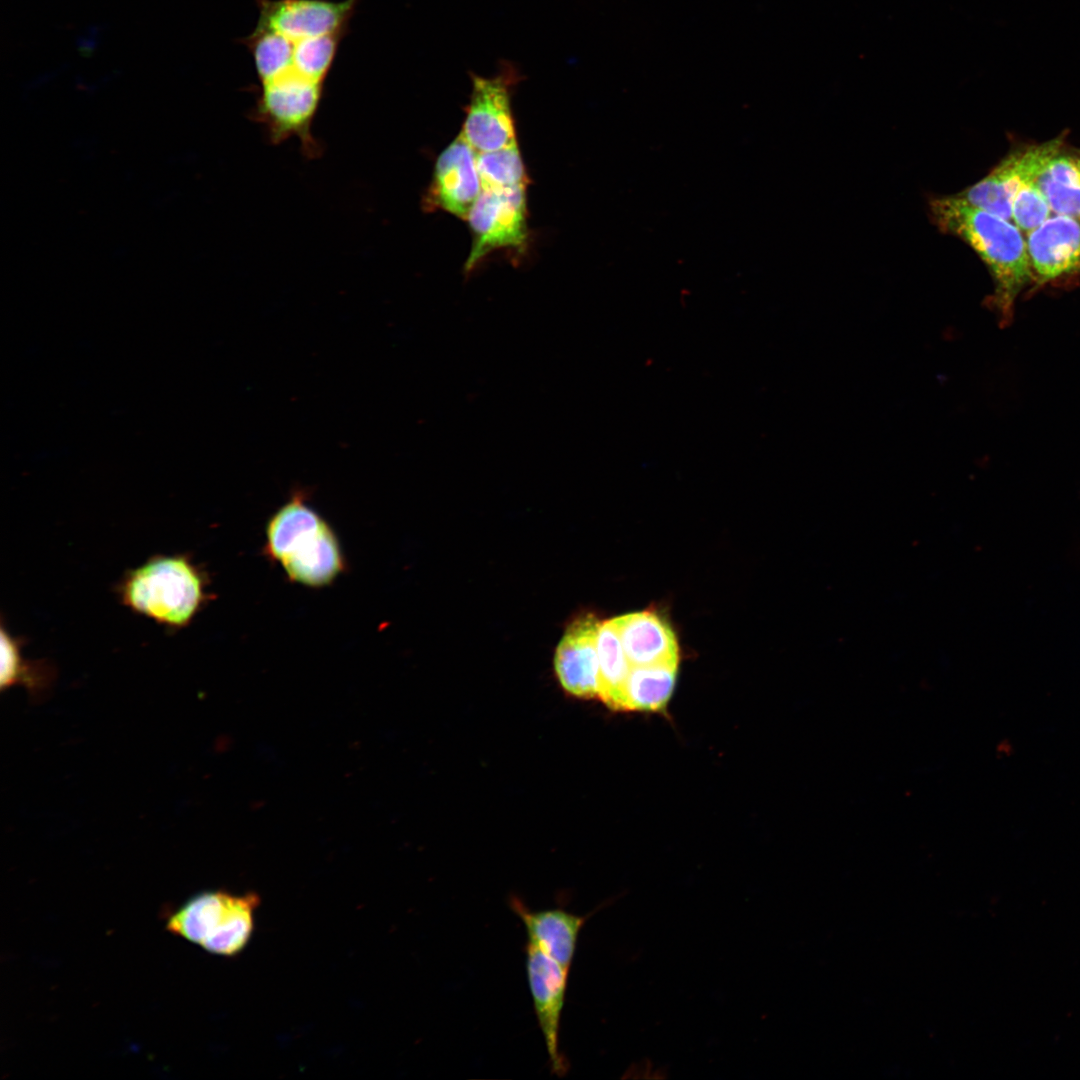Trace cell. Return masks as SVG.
<instances>
[{
	"label": "cell",
	"instance_id": "5b68a950",
	"mask_svg": "<svg viewBox=\"0 0 1080 1080\" xmlns=\"http://www.w3.org/2000/svg\"><path fill=\"white\" fill-rule=\"evenodd\" d=\"M519 80L517 67L507 61L492 77L471 73L472 91L461 133L477 153L517 143L511 93Z\"/></svg>",
	"mask_w": 1080,
	"mask_h": 1080
},
{
	"label": "cell",
	"instance_id": "4fadbf2b",
	"mask_svg": "<svg viewBox=\"0 0 1080 1080\" xmlns=\"http://www.w3.org/2000/svg\"><path fill=\"white\" fill-rule=\"evenodd\" d=\"M510 906L525 927L527 942L570 971L580 931L593 913L581 916L560 907L532 910L516 896Z\"/></svg>",
	"mask_w": 1080,
	"mask_h": 1080
},
{
	"label": "cell",
	"instance_id": "e0dca14e",
	"mask_svg": "<svg viewBox=\"0 0 1080 1080\" xmlns=\"http://www.w3.org/2000/svg\"><path fill=\"white\" fill-rule=\"evenodd\" d=\"M678 665L631 666L624 685L622 710H661L673 692Z\"/></svg>",
	"mask_w": 1080,
	"mask_h": 1080
},
{
	"label": "cell",
	"instance_id": "d6986e66",
	"mask_svg": "<svg viewBox=\"0 0 1080 1080\" xmlns=\"http://www.w3.org/2000/svg\"><path fill=\"white\" fill-rule=\"evenodd\" d=\"M477 168L483 190H510L528 185L517 143L496 151L477 153Z\"/></svg>",
	"mask_w": 1080,
	"mask_h": 1080
},
{
	"label": "cell",
	"instance_id": "30bf717a",
	"mask_svg": "<svg viewBox=\"0 0 1080 1080\" xmlns=\"http://www.w3.org/2000/svg\"><path fill=\"white\" fill-rule=\"evenodd\" d=\"M1025 239L1034 289L1080 273V220L1053 214Z\"/></svg>",
	"mask_w": 1080,
	"mask_h": 1080
},
{
	"label": "cell",
	"instance_id": "7a4b0ae2",
	"mask_svg": "<svg viewBox=\"0 0 1080 1080\" xmlns=\"http://www.w3.org/2000/svg\"><path fill=\"white\" fill-rule=\"evenodd\" d=\"M929 212L942 232L958 237L983 261L994 287L988 304L1000 324L1008 325L1018 297L1034 281L1023 233L1012 221L957 194L930 199Z\"/></svg>",
	"mask_w": 1080,
	"mask_h": 1080
},
{
	"label": "cell",
	"instance_id": "5bb4252c",
	"mask_svg": "<svg viewBox=\"0 0 1080 1080\" xmlns=\"http://www.w3.org/2000/svg\"><path fill=\"white\" fill-rule=\"evenodd\" d=\"M241 900L242 895H233L223 890L199 893L170 915L167 929L202 946L224 929Z\"/></svg>",
	"mask_w": 1080,
	"mask_h": 1080
},
{
	"label": "cell",
	"instance_id": "2e32d148",
	"mask_svg": "<svg viewBox=\"0 0 1080 1080\" xmlns=\"http://www.w3.org/2000/svg\"><path fill=\"white\" fill-rule=\"evenodd\" d=\"M1 691L24 686L32 697H41L52 686L56 670L43 660H29L22 654L24 639L14 636L1 620Z\"/></svg>",
	"mask_w": 1080,
	"mask_h": 1080
},
{
	"label": "cell",
	"instance_id": "52a82bcc",
	"mask_svg": "<svg viewBox=\"0 0 1080 1080\" xmlns=\"http://www.w3.org/2000/svg\"><path fill=\"white\" fill-rule=\"evenodd\" d=\"M1066 135L1011 150L980 181L957 193L969 204L1011 221V202L1018 189L1034 180L1065 143Z\"/></svg>",
	"mask_w": 1080,
	"mask_h": 1080
},
{
	"label": "cell",
	"instance_id": "ffe728a7",
	"mask_svg": "<svg viewBox=\"0 0 1080 1080\" xmlns=\"http://www.w3.org/2000/svg\"><path fill=\"white\" fill-rule=\"evenodd\" d=\"M1052 214L1050 205L1035 182V179L1021 186L1011 202V221L1022 233H1029Z\"/></svg>",
	"mask_w": 1080,
	"mask_h": 1080
},
{
	"label": "cell",
	"instance_id": "6da1fadb",
	"mask_svg": "<svg viewBox=\"0 0 1080 1080\" xmlns=\"http://www.w3.org/2000/svg\"><path fill=\"white\" fill-rule=\"evenodd\" d=\"M258 19L240 42L255 68L256 100L319 108L360 0H254Z\"/></svg>",
	"mask_w": 1080,
	"mask_h": 1080
},
{
	"label": "cell",
	"instance_id": "ba28073f",
	"mask_svg": "<svg viewBox=\"0 0 1080 1080\" xmlns=\"http://www.w3.org/2000/svg\"><path fill=\"white\" fill-rule=\"evenodd\" d=\"M526 971L538 1025L552 1073L563 1076L568 1062L560 1050L559 1034L569 971L536 946L527 942Z\"/></svg>",
	"mask_w": 1080,
	"mask_h": 1080
},
{
	"label": "cell",
	"instance_id": "9a60e30c",
	"mask_svg": "<svg viewBox=\"0 0 1080 1080\" xmlns=\"http://www.w3.org/2000/svg\"><path fill=\"white\" fill-rule=\"evenodd\" d=\"M1053 214L1080 220V147L1064 143L1035 178Z\"/></svg>",
	"mask_w": 1080,
	"mask_h": 1080
},
{
	"label": "cell",
	"instance_id": "9c48e42d",
	"mask_svg": "<svg viewBox=\"0 0 1080 1080\" xmlns=\"http://www.w3.org/2000/svg\"><path fill=\"white\" fill-rule=\"evenodd\" d=\"M481 191L477 152L460 132L436 160L424 208L441 209L467 220Z\"/></svg>",
	"mask_w": 1080,
	"mask_h": 1080
},
{
	"label": "cell",
	"instance_id": "7c38bea8",
	"mask_svg": "<svg viewBox=\"0 0 1080 1080\" xmlns=\"http://www.w3.org/2000/svg\"><path fill=\"white\" fill-rule=\"evenodd\" d=\"M616 631L630 666L678 665L676 636L663 617L641 611L609 620Z\"/></svg>",
	"mask_w": 1080,
	"mask_h": 1080
},
{
	"label": "cell",
	"instance_id": "8992f818",
	"mask_svg": "<svg viewBox=\"0 0 1080 1080\" xmlns=\"http://www.w3.org/2000/svg\"><path fill=\"white\" fill-rule=\"evenodd\" d=\"M526 188L483 190L471 209L467 221L472 234L470 254L465 273H470L492 251L527 246Z\"/></svg>",
	"mask_w": 1080,
	"mask_h": 1080
},
{
	"label": "cell",
	"instance_id": "ac0fdd59",
	"mask_svg": "<svg viewBox=\"0 0 1080 1080\" xmlns=\"http://www.w3.org/2000/svg\"><path fill=\"white\" fill-rule=\"evenodd\" d=\"M597 653L599 698L610 708L622 710L624 685L631 666L609 620L600 625L597 635Z\"/></svg>",
	"mask_w": 1080,
	"mask_h": 1080
},
{
	"label": "cell",
	"instance_id": "277c9868",
	"mask_svg": "<svg viewBox=\"0 0 1080 1080\" xmlns=\"http://www.w3.org/2000/svg\"><path fill=\"white\" fill-rule=\"evenodd\" d=\"M302 499L294 495L272 516L266 529L267 549L290 579L320 587L342 571L343 557L331 528Z\"/></svg>",
	"mask_w": 1080,
	"mask_h": 1080
},
{
	"label": "cell",
	"instance_id": "8fae6325",
	"mask_svg": "<svg viewBox=\"0 0 1080 1080\" xmlns=\"http://www.w3.org/2000/svg\"><path fill=\"white\" fill-rule=\"evenodd\" d=\"M601 623L591 614L575 619L557 646L555 671L562 687L573 696L599 697L597 635Z\"/></svg>",
	"mask_w": 1080,
	"mask_h": 1080
},
{
	"label": "cell",
	"instance_id": "3957f363",
	"mask_svg": "<svg viewBox=\"0 0 1080 1080\" xmlns=\"http://www.w3.org/2000/svg\"><path fill=\"white\" fill-rule=\"evenodd\" d=\"M207 583L190 554H156L127 570L114 591L132 612L178 631L190 625L208 601Z\"/></svg>",
	"mask_w": 1080,
	"mask_h": 1080
}]
</instances>
